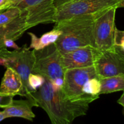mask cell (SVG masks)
Returning a JSON list of instances; mask_svg holds the SVG:
<instances>
[{
  "mask_svg": "<svg viewBox=\"0 0 124 124\" xmlns=\"http://www.w3.org/2000/svg\"><path fill=\"white\" fill-rule=\"evenodd\" d=\"M36 107L42 108L53 124H69L77 117L86 115L90 103L71 101L64 96L62 89L52 88L48 80L36 91L31 93Z\"/></svg>",
  "mask_w": 124,
  "mask_h": 124,
  "instance_id": "cell-1",
  "label": "cell"
},
{
  "mask_svg": "<svg viewBox=\"0 0 124 124\" xmlns=\"http://www.w3.org/2000/svg\"><path fill=\"white\" fill-rule=\"evenodd\" d=\"M95 15H84L55 23L54 29L60 30L61 34L54 44L61 54L85 46L94 47L93 27Z\"/></svg>",
  "mask_w": 124,
  "mask_h": 124,
  "instance_id": "cell-2",
  "label": "cell"
},
{
  "mask_svg": "<svg viewBox=\"0 0 124 124\" xmlns=\"http://www.w3.org/2000/svg\"><path fill=\"white\" fill-rule=\"evenodd\" d=\"M0 57L6 60V68H12L19 74L23 84V96L33 103L36 107L28 84V78L32 73L35 62L34 50H30L29 47H25V45L23 48L13 51H8L6 47H3L0 49Z\"/></svg>",
  "mask_w": 124,
  "mask_h": 124,
  "instance_id": "cell-3",
  "label": "cell"
},
{
  "mask_svg": "<svg viewBox=\"0 0 124 124\" xmlns=\"http://www.w3.org/2000/svg\"><path fill=\"white\" fill-rule=\"evenodd\" d=\"M124 0H72L56 7L55 23L65 19L94 15L111 7H123Z\"/></svg>",
  "mask_w": 124,
  "mask_h": 124,
  "instance_id": "cell-4",
  "label": "cell"
},
{
  "mask_svg": "<svg viewBox=\"0 0 124 124\" xmlns=\"http://www.w3.org/2000/svg\"><path fill=\"white\" fill-rule=\"evenodd\" d=\"M98 77L94 66L66 70L64 74V85L62 90L64 96L71 101H85L91 103L99 96L86 94L82 87L86 81Z\"/></svg>",
  "mask_w": 124,
  "mask_h": 124,
  "instance_id": "cell-5",
  "label": "cell"
},
{
  "mask_svg": "<svg viewBox=\"0 0 124 124\" xmlns=\"http://www.w3.org/2000/svg\"><path fill=\"white\" fill-rule=\"evenodd\" d=\"M34 54L35 62L33 73L41 75L50 81L58 78H64L62 54L55 44H52L41 50H34Z\"/></svg>",
  "mask_w": 124,
  "mask_h": 124,
  "instance_id": "cell-6",
  "label": "cell"
},
{
  "mask_svg": "<svg viewBox=\"0 0 124 124\" xmlns=\"http://www.w3.org/2000/svg\"><path fill=\"white\" fill-rule=\"evenodd\" d=\"M117 7H111L96 13L93 27L94 47L98 50L113 49L115 16Z\"/></svg>",
  "mask_w": 124,
  "mask_h": 124,
  "instance_id": "cell-7",
  "label": "cell"
},
{
  "mask_svg": "<svg viewBox=\"0 0 124 124\" xmlns=\"http://www.w3.org/2000/svg\"><path fill=\"white\" fill-rule=\"evenodd\" d=\"M13 7L26 13V23L29 28L39 24L55 23L57 8L54 0H21Z\"/></svg>",
  "mask_w": 124,
  "mask_h": 124,
  "instance_id": "cell-8",
  "label": "cell"
},
{
  "mask_svg": "<svg viewBox=\"0 0 124 124\" xmlns=\"http://www.w3.org/2000/svg\"><path fill=\"white\" fill-rule=\"evenodd\" d=\"M98 78L124 75V53L117 49L100 52L94 63Z\"/></svg>",
  "mask_w": 124,
  "mask_h": 124,
  "instance_id": "cell-9",
  "label": "cell"
},
{
  "mask_svg": "<svg viewBox=\"0 0 124 124\" xmlns=\"http://www.w3.org/2000/svg\"><path fill=\"white\" fill-rule=\"evenodd\" d=\"M100 52L95 47L88 46L63 53L62 62L64 71L69 69L93 66Z\"/></svg>",
  "mask_w": 124,
  "mask_h": 124,
  "instance_id": "cell-10",
  "label": "cell"
},
{
  "mask_svg": "<svg viewBox=\"0 0 124 124\" xmlns=\"http://www.w3.org/2000/svg\"><path fill=\"white\" fill-rule=\"evenodd\" d=\"M19 16L15 18L10 23L0 25V44H3L6 39L17 40L23 35L29 27L26 23V13L21 11Z\"/></svg>",
  "mask_w": 124,
  "mask_h": 124,
  "instance_id": "cell-11",
  "label": "cell"
},
{
  "mask_svg": "<svg viewBox=\"0 0 124 124\" xmlns=\"http://www.w3.org/2000/svg\"><path fill=\"white\" fill-rule=\"evenodd\" d=\"M0 92L15 96H23V84L19 74L10 67H7L2 79Z\"/></svg>",
  "mask_w": 124,
  "mask_h": 124,
  "instance_id": "cell-12",
  "label": "cell"
},
{
  "mask_svg": "<svg viewBox=\"0 0 124 124\" xmlns=\"http://www.w3.org/2000/svg\"><path fill=\"white\" fill-rule=\"evenodd\" d=\"M35 105L31 101L27 100H12V102L5 107L3 110L6 118L12 117H22L32 121L35 115L32 111V107Z\"/></svg>",
  "mask_w": 124,
  "mask_h": 124,
  "instance_id": "cell-13",
  "label": "cell"
},
{
  "mask_svg": "<svg viewBox=\"0 0 124 124\" xmlns=\"http://www.w3.org/2000/svg\"><path fill=\"white\" fill-rule=\"evenodd\" d=\"M28 34L30 35L31 38L29 48H33L35 50H38L55 43L61 34V31L59 29L53 28V30L44 33L40 38L37 37L36 35L33 33L29 32Z\"/></svg>",
  "mask_w": 124,
  "mask_h": 124,
  "instance_id": "cell-14",
  "label": "cell"
},
{
  "mask_svg": "<svg viewBox=\"0 0 124 124\" xmlns=\"http://www.w3.org/2000/svg\"><path fill=\"white\" fill-rule=\"evenodd\" d=\"M99 79L101 82L99 94L124 90V75L102 78Z\"/></svg>",
  "mask_w": 124,
  "mask_h": 124,
  "instance_id": "cell-15",
  "label": "cell"
},
{
  "mask_svg": "<svg viewBox=\"0 0 124 124\" xmlns=\"http://www.w3.org/2000/svg\"><path fill=\"white\" fill-rule=\"evenodd\" d=\"M82 92L88 95L99 96L101 82L98 77L93 78L86 81L82 87Z\"/></svg>",
  "mask_w": 124,
  "mask_h": 124,
  "instance_id": "cell-16",
  "label": "cell"
},
{
  "mask_svg": "<svg viewBox=\"0 0 124 124\" xmlns=\"http://www.w3.org/2000/svg\"><path fill=\"white\" fill-rule=\"evenodd\" d=\"M21 12L18 7H12L6 9L5 12L0 13V25L10 23L20 15Z\"/></svg>",
  "mask_w": 124,
  "mask_h": 124,
  "instance_id": "cell-17",
  "label": "cell"
},
{
  "mask_svg": "<svg viewBox=\"0 0 124 124\" xmlns=\"http://www.w3.org/2000/svg\"><path fill=\"white\" fill-rule=\"evenodd\" d=\"M46 79L41 75L31 73L28 78V84L31 92H35L43 85Z\"/></svg>",
  "mask_w": 124,
  "mask_h": 124,
  "instance_id": "cell-18",
  "label": "cell"
},
{
  "mask_svg": "<svg viewBox=\"0 0 124 124\" xmlns=\"http://www.w3.org/2000/svg\"><path fill=\"white\" fill-rule=\"evenodd\" d=\"M114 47L117 49L124 52V31L116 28L114 34Z\"/></svg>",
  "mask_w": 124,
  "mask_h": 124,
  "instance_id": "cell-19",
  "label": "cell"
},
{
  "mask_svg": "<svg viewBox=\"0 0 124 124\" xmlns=\"http://www.w3.org/2000/svg\"><path fill=\"white\" fill-rule=\"evenodd\" d=\"M13 96L4 94L0 92V108H4L8 106L13 100Z\"/></svg>",
  "mask_w": 124,
  "mask_h": 124,
  "instance_id": "cell-20",
  "label": "cell"
},
{
  "mask_svg": "<svg viewBox=\"0 0 124 124\" xmlns=\"http://www.w3.org/2000/svg\"><path fill=\"white\" fill-rule=\"evenodd\" d=\"M50 82L53 89L56 90H59L62 88L64 85V78H58Z\"/></svg>",
  "mask_w": 124,
  "mask_h": 124,
  "instance_id": "cell-21",
  "label": "cell"
},
{
  "mask_svg": "<svg viewBox=\"0 0 124 124\" xmlns=\"http://www.w3.org/2000/svg\"><path fill=\"white\" fill-rule=\"evenodd\" d=\"M3 44L5 47H9V48H13L15 50L20 49L21 47H19L16 44L15 42V41L12 39H6L4 41Z\"/></svg>",
  "mask_w": 124,
  "mask_h": 124,
  "instance_id": "cell-22",
  "label": "cell"
},
{
  "mask_svg": "<svg viewBox=\"0 0 124 124\" xmlns=\"http://www.w3.org/2000/svg\"><path fill=\"white\" fill-rule=\"evenodd\" d=\"M21 0H8V2H7V5H6V7L5 10L7 9V8H10V7H13V6H15L16 4L19 2Z\"/></svg>",
  "mask_w": 124,
  "mask_h": 124,
  "instance_id": "cell-23",
  "label": "cell"
},
{
  "mask_svg": "<svg viewBox=\"0 0 124 124\" xmlns=\"http://www.w3.org/2000/svg\"><path fill=\"white\" fill-rule=\"evenodd\" d=\"M71 1L72 0H54V4L55 7H57L61 5H62Z\"/></svg>",
  "mask_w": 124,
  "mask_h": 124,
  "instance_id": "cell-24",
  "label": "cell"
},
{
  "mask_svg": "<svg viewBox=\"0 0 124 124\" xmlns=\"http://www.w3.org/2000/svg\"><path fill=\"white\" fill-rule=\"evenodd\" d=\"M8 0H0V11L5 10Z\"/></svg>",
  "mask_w": 124,
  "mask_h": 124,
  "instance_id": "cell-25",
  "label": "cell"
},
{
  "mask_svg": "<svg viewBox=\"0 0 124 124\" xmlns=\"http://www.w3.org/2000/svg\"><path fill=\"white\" fill-rule=\"evenodd\" d=\"M124 93L121 95V98L119 99V100L117 101V103L119 104L120 105H122V107H124Z\"/></svg>",
  "mask_w": 124,
  "mask_h": 124,
  "instance_id": "cell-26",
  "label": "cell"
},
{
  "mask_svg": "<svg viewBox=\"0 0 124 124\" xmlns=\"http://www.w3.org/2000/svg\"><path fill=\"white\" fill-rule=\"evenodd\" d=\"M0 65L4 67L6 66V60L2 57H0Z\"/></svg>",
  "mask_w": 124,
  "mask_h": 124,
  "instance_id": "cell-27",
  "label": "cell"
},
{
  "mask_svg": "<svg viewBox=\"0 0 124 124\" xmlns=\"http://www.w3.org/2000/svg\"><path fill=\"white\" fill-rule=\"evenodd\" d=\"M5 119H6V115H5V114L4 113L3 111H0V122L3 121Z\"/></svg>",
  "mask_w": 124,
  "mask_h": 124,
  "instance_id": "cell-28",
  "label": "cell"
},
{
  "mask_svg": "<svg viewBox=\"0 0 124 124\" xmlns=\"http://www.w3.org/2000/svg\"><path fill=\"white\" fill-rule=\"evenodd\" d=\"M3 47H6L4 46L3 44H0V49L2 48H3Z\"/></svg>",
  "mask_w": 124,
  "mask_h": 124,
  "instance_id": "cell-29",
  "label": "cell"
}]
</instances>
